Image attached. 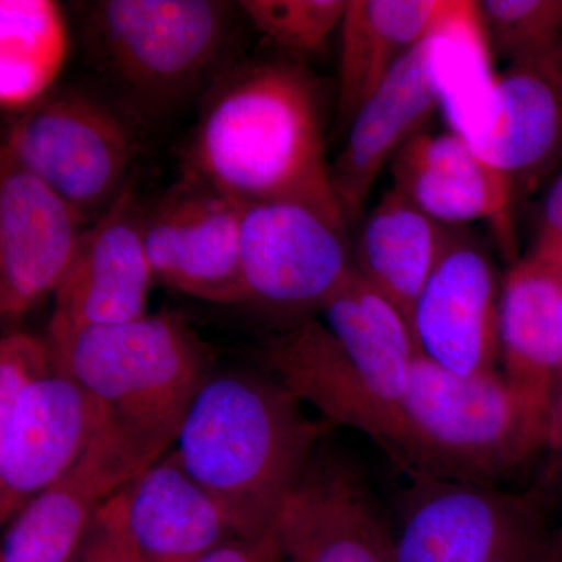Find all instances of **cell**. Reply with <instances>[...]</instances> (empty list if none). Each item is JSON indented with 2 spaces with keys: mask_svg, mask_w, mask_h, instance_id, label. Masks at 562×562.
Listing matches in <instances>:
<instances>
[{
  "mask_svg": "<svg viewBox=\"0 0 562 562\" xmlns=\"http://www.w3.org/2000/svg\"><path fill=\"white\" fill-rule=\"evenodd\" d=\"M183 179L243 203L308 206L347 231L325 157L316 80L297 57L238 58L201 98Z\"/></svg>",
  "mask_w": 562,
  "mask_h": 562,
  "instance_id": "1",
  "label": "cell"
},
{
  "mask_svg": "<svg viewBox=\"0 0 562 562\" xmlns=\"http://www.w3.org/2000/svg\"><path fill=\"white\" fill-rule=\"evenodd\" d=\"M333 425L306 416L272 375L211 373L187 414L177 457L222 503L241 538L272 531L277 514Z\"/></svg>",
  "mask_w": 562,
  "mask_h": 562,
  "instance_id": "2",
  "label": "cell"
},
{
  "mask_svg": "<svg viewBox=\"0 0 562 562\" xmlns=\"http://www.w3.org/2000/svg\"><path fill=\"white\" fill-rule=\"evenodd\" d=\"M235 5L222 0H101L80 27L102 90L143 127L209 90L235 54Z\"/></svg>",
  "mask_w": 562,
  "mask_h": 562,
  "instance_id": "3",
  "label": "cell"
},
{
  "mask_svg": "<svg viewBox=\"0 0 562 562\" xmlns=\"http://www.w3.org/2000/svg\"><path fill=\"white\" fill-rule=\"evenodd\" d=\"M49 344L58 371L72 376L105 419L155 461L177 442L214 372L209 344L176 313L81 328Z\"/></svg>",
  "mask_w": 562,
  "mask_h": 562,
  "instance_id": "4",
  "label": "cell"
},
{
  "mask_svg": "<svg viewBox=\"0 0 562 562\" xmlns=\"http://www.w3.org/2000/svg\"><path fill=\"white\" fill-rule=\"evenodd\" d=\"M549 428L498 369L462 376L417 353L394 462L412 479L494 484L546 449Z\"/></svg>",
  "mask_w": 562,
  "mask_h": 562,
  "instance_id": "5",
  "label": "cell"
},
{
  "mask_svg": "<svg viewBox=\"0 0 562 562\" xmlns=\"http://www.w3.org/2000/svg\"><path fill=\"white\" fill-rule=\"evenodd\" d=\"M143 131L103 90L54 88L14 114L2 150L88 224L98 221L133 180Z\"/></svg>",
  "mask_w": 562,
  "mask_h": 562,
  "instance_id": "6",
  "label": "cell"
},
{
  "mask_svg": "<svg viewBox=\"0 0 562 562\" xmlns=\"http://www.w3.org/2000/svg\"><path fill=\"white\" fill-rule=\"evenodd\" d=\"M412 480L395 562H542L560 542L542 491Z\"/></svg>",
  "mask_w": 562,
  "mask_h": 562,
  "instance_id": "7",
  "label": "cell"
},
{
  "mask_svg": "<svg viewBox=\"0 0 562 562\" xmlns=\"http://www.w3.org/2000/svg\"><path fill=\"white\" fill-rule=\"evenodd\" d=\"M346 233L299 203L244 205L239 246L247 302L283 316L322 310L353 269Z\"/></svg>",
  "mask_w": 562,
  "mask_h": 562,
  "instance_id": "8",
  "label": "cell"
},
{
  "mask_svg": "<svg viewBox=\"0 0 562 562\" xmlns=\"http://www.w3.org/2000/svg\"><path fill=\"white\" fill-rule=\"evenodd\" d=\"M243 203L183 179L143 206V233L155 280L191 297L247 302L241 269Z\"/></svg>",
  "mask_w": 562,
  "mask_h": 562,
  "instance_id": "9",
  "label": "cell"
},
{
  "mask_svg": "<svg viewBox=\"0 0 562 562\" xmlns=\"http://www.w3.org/2000/svg\"><path fill=\"white\" fill-rule=\"evenodd\" d=\"M155 460L105 419L83 454L11 519L0 562H74L95 516Z\"/></svg>",
  "mask_w": 562,
  "mask_h": 562,
  "instance_id": "10",
  "label": "cell"
},
{
  "mask_svg": "<svg viewBox=\"0 0 562 562\" xmlns=\"http://www.w3.org/2000/svg\"><path fill=\"white\" fill-rule=\"evenodd\" d=\"M155 277L143 233L135 180L90 228L81 233L68 271L55 291L47 341L81 328L146 316Z\"/></svg>",
  "mask_w": 562,
  "mask_h": 562,
  "instance_id": "11",
  "label": "cell"
},
{
  "mask_svg": "<svg viewBox=\"0 0 562 562\" xmlns=\"http://www.w3.org/2000/svg\"><path fill=\"white\" fill-rule=\"evenodd\" d=\"M105 414L61 371L33 383L0 412V519L5 524L72 468Z\"/></svg>",
  "mask_w": 562,
  "mask_h": 562,
  "instance_id": "12",
  "label": "cell"
},
{
  "mask_svg": "<svg viewBox=\"0 0 562 562\" xmlns=\"http://www.w3.org/2000/svg\"><path fill=\"white\" fill-rule=\"evenodd\" d=\"M272 531L291 562H395L394 535L368 484L349 462L321 449Z\"/></svg>",
  "mask_w": 562,
  "mask_h": 562,
  "instance_id": "13",
  "label": "cell"
},
{
  "mask_svg": "<svg viewBox=\"0 0 562 562\" xmlns=\"http://www.w3.org/2000/svg\"><path fill=\"white\" fill-rule=\"evenodd\" d=\"M501 297L502 283L490 257L453 233L414 306L417 353L457 375L495 371L501 361Z\"/></svg>",
  "mask_w": 562,
  "mask_h": 562,
  "instance_id": "14",
  "label": "cell"
},
{
  "mask_svg": "<svg viewBox=\"0 0 562 562\" xmlns=\"http://www.w3.org/2000/svg\"><path fill=\"white\" fill-rule=\"evenodd\" d=\"M68 203L0 151V313L18 319L35 310L68 271L81 236Z\"/></svg>",
  "mask_w": 562,
  "mask_h": 562,
  "instance_id": "15",
  "label": "cell"
},
{
  "mask_svg": "<svg viewBox=\"0 0 562 562\" xmlns=\"http://www.w3.org/2000/svg\"><path fill=\"white\" fill-rule=\"evenodd\" d=\"M473 149L516 183L562 166V38L494 77Z\"/></svg>",
  "mask_w": 562,
  "mask_h": 562,
  "instance_id": "16",
  "label": "cell"
},
{
  "mask_svg": "<svg viewBox=\"0 0 562 562\" xmlns=\"http://www.w3.org/2000/svg\"><path fill=\"white\" fill-rule=\"evenodd\" d=\"M438 35L398 61L351 121L346 146L331 165L333 191L349 224L360 217L384 166L442 103Z\"/></svg>",
  "mask_w": 562,
  "mask_h": 562,
  "instance_id": "17",
  "label": "cell"
},
{
  "mask_svg": "<svg viewBox=\"0 0 562 562\" xmlns=\"http://www.w3.org/2000/svg\"><path fill=\"white\" fill-rule=\"evenodd\" d=\"M260 360L269 375L325 422L362 432L395 460L401 417L376 397L327 325L295 321L262 344Z\"/></svg>",
  "mask_w": 562,
  "mask_h": 562,
  "instance_id": "18",
  "label": "cell"
},
{
  "mask_svg": "<svg viewBox=\"0 0 562 562\" xmlns=\"http://www.w3.org/2000/svg\"><path fill=\"white\" fill-rule=\"evenodd\" d=\"M394 190L442 225L491 221L509 233L514 181L457 133L419 132L390 162Z\"/></svg>",
  "mask_w": 562,
  "mask_h": 562,
  "instance_id": "19",
  "label": "cell"
},
{
  "mask_svg": "<svg viewBox=\"0 0 562 562\" xmlns=\"http://www.w3.org/2000/svg\"><path fill=\"white\" fill-rule=\"evenodd\" d=\"M561 308V262L532 250L514 262L502 281V373L550 420L562 366Z\"/></svg>",
  "mask_w": 562,
  "mask_h": 562,
  "instance_id": "20",
  "label": "cell"
},
{
  "mask_svg": "<svg viewBox=\"0 0 562 562\" xmlns=\"http://www.w3.org/2000/svg\"><path fill=\"white\" fill-rule=\"evenodd\" d=\"M473 5L461 0H347L339 25V127H350L398 61L464 18Z\"/></svg>",
  "mask_w": 562,
  "mask_h": 562,
  "instance_id": "21",
  "label": "cell"
},
{
  "mask_svg": "<svg viewBox=\"0 0 562 562\" xmlns=\"http://www.w3.org/2000/svg\"><path fill=\"white\" fill-rule=\"evenodd\" d=\"M127 522L140 562H195L241 538L231 514L192 479L176 450L128 484Z\"/></svg>",
  "mask_w": 562,
  "mask_h": 562,
  "instance_id": "22",
  "label": "cell"
},
{
  "mask_svg": "<svg viewBox=\"0 0 562 562\" xmlns=\"http://www.w3.org/2000/svg\"><path fill=\"white\" fill-rule=\"evenodd\" d=\"M322 312L366 382L401 417L417 347L405 316L357 269L325 301Z\"/></svg>",
  "mask_w": 562,
  "mask_h": 562,
  "instance_id": "23",
  "label": "cell"
},
{
  "mask_svg": "<svg viewBox=\"0 0 562 562\" xmlns=\"http://www.w3.org/2000/svg\"><path fill=\"white\" fill-rule=\"evenodd\" d=\"M452 236L392 188L362 227L355 269L412 327L417 299Z\"/></svg>",
  "mask_w": 562,
  "mask_h": 562,
  "instance_id": "24",
  "label": "cell"
},
{
  "mask_svg": "<svg viewBox=\"0 0 562 562\" xmlns=\"http://www.w3.org/2000/svg\"><path fill=\"white\" fill-rule=\"evenodd\" d=\"M69 49L60 5L50 0L0 2V101L21 113L54 90Z\"/></svg>",
  "mask_w": 562,
  "mask_h": 562,
  "instance_id": "25",
  "label": "cell"
},
{
  "mask_svg": "<svg viewBox=\"0 0 562 562\" xmlns=\"http://www.w3.org/2000/svg\"><path fill=\"white\" fill-rule=\"evenodd\" d=\"M255 31L292 57L317 54L341 25L347 0H243Z\"/></svg>",
  "mask_w": 562,
  "mask_h": 562,
  "instance_id": "26",
  "label": "cell"
},
{
  "mask_svg": "<svg viewBox=\"0 0 562 562\" xmlns=\"http://www.w3.org/2000/svg\"><path fill=\"white\" fill-rule=\"evenodd\" d=\"M476 13L487 49L509 63L562 38V0H484Z\"/></svg>",
  "mask_w": 562,
  "mask_h": 562,
  "instance_id": "27",
  "label": "cell"
},
{
  "mask_svg": "<svg viewBox=\"0 0 562 562\" xmlns=\"http://www.w3.org/2000/svg\"><path fill=\"white\" fill-rule=\"evenodd\" d=\"M57 371L47 339L13 331L0 341V412L9 409L33 383Z\"/></svg>",
  "mask_w": 562,
  "mask_h": 562,
  "instance_id": "28",
  "label": "cell"
},
{
  "mask_svg": "<svg viewBox=\"0 0 562 562\" xmlns=\"http://www.w3.org/2000/svg\"><path fill=\"white\" fill-rule=\"evenodd\" d=\"M74 562H140L128 531L127 486L102 506Z\"/></svg>",
  "mask_w": 562,
  "mask_h": 562,
  "instance_id": "29",
  "label": "cell"
},
{
  "mask_svg": "<svg viewBox=\"0 0 562 562\" xmlns=\"http://www.w3.org/2000/svg\"><path fill=\"white\" fill-rule=\"evenodd\" d=\"M531 250L562 265V166L543 195Z\"/></svg>",
  "mask_w": 562,
  "mask_h": 562,
  "instance_id": "30",
  "label": "cell"
},
{
  "mask_svg": "<svg viewBox=\"0 0 562 562\" xmlns=\"http://www.w3.org/2000/svg\"><path fill=\"white\" fill-rule=\"evenodd\" d=\"M283 560L273 531L260 538H235L195 562H280Z\"/></svg>",
  "mask_w": 562,
  "mask_h": 562,
  "instance_id": "31",
  "label": "cell"
},
{
  "mask_svg": "<svg viewBox=\"0 0 562 562\" xmlns=\"http://www.w3.org/2000/svg\"><path fill=\"white\" fill-rule=\"evenodd\" d=\"M546 449L550 458L547 475L550 480H562V394L554 402Z\"/></svg>",
  "mask_w": 562,
  "mask_h": 562,
  "instance_id": "32",
  "label": "cell"
},
{
  "mask_svg": "<svg viewBox=\"0 0 562 562\" xmlns=\"http://www.w3.org/2000/svg\"><path fill=\"white\" fill-rule=\"evenodd\" d=\"M542 562H562V535L560 542H558V546L554 547L553 552L550 553L549 557H547Z\"/></svg>",
  "mask_w": 562,
  "mask_h": 562,
  "instance_id": "33",
  "label": "cell"
},
{
  "mask_svg": "<svg viewBox=\"0 0 562 562\" xmlns=\"http://www.w3.org/2000/svg\"><path fill=\"white\" fill-rule=\"evenodd\" d=\"M561 353H562V308H561ZM562 394V366H561V373H560V382H558L557 387V398L560 397ZM557 398H554V402H557ZM554 408V406H553Z\"/></svg>",
  "mask_w": 562,
  "mask_h": 562,
  "instance_id": "34",
  "label": "cell"
}]
</instances>
